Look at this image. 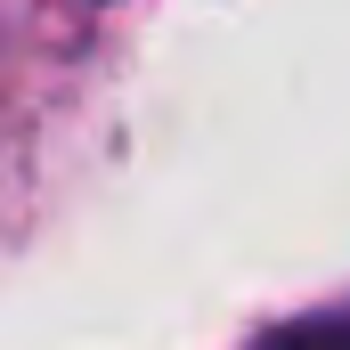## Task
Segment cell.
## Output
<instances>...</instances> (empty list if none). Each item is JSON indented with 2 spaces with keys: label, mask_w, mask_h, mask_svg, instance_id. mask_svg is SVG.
<instances>
[{
  "label": "cell",
  "mask_w": 350,
  "mask_h": 350,
  "mask_svg": "<svg viewBox=\"0 0 350 350\" xmlns=\"http://www.w3.org/2000/svg\"><path fill=\"white\" fill-rule=\"evenodd\" d=\"M261 350H350V318H326V326H301L285 342H261Z\"/></svg>",
  "instance_id": "6da1fadb"
}]
</instances>
